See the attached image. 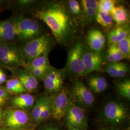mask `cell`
Here are the masks:
<instances>
[{"mask_svg":"<svg viewBox=\"0 0 130 130\" xmlns=\"http://www.w3.org/2000/svg\"><path fill=\"white\" fill-rule=\"evenodd\" d=\"M35 16L46 24L59 43L67 42L73 34L72 19L67 8L60 3H51L42 6L37 10Z\"/></svg>","mask_w":130,"mask_h":130,"instance_id":"1","label":"cell"},{"mask_svg":"<svg viewBox=\"0 0 130 130\" xmlns=\"http://www.w3.org/2000/svg\"><path fill=\"white\" fill-rule=\"evenodd\" d=\"M100 118L103 123L118 129L125 124L130 120V111L128 107L121 101L111 100L103 107Z\"/></svg>","mask_w":130,"mask_h":130,"instance_id":"2","label":"cell"},{"mask_svg":"<svg viewBox=\"0 0 130 130\" xmlns=\"http://www.w3.org/2000/svg\"><path fill=\"white\" fill-rule=\"evenodd\" d=\"M34 126L28 112L9 107L4 109L1 127L21 130L34 129Z\"/></svg>","mask_w":130,"mask_h":130,"instance_id":"3","label":"cell"},{"mask_svg":"<svg viewBox=\"0 0 130 130\" xmlns=\"http://www.w3.org/2000/svg\"><path fill=\"white\" fill-rule=\"evenodd\" d=\"M17 39L26 44L41 36V28L37 21L19 15L13 18Z\"/></svg>","mask_w":130,"mask_h":130,"instance_id":"4","label":"cell"},{"mask_svg":"<svg viewBox=\"0 0 130 130\" xmlns=\"http://www.w3.org/2000/svg\"><path fill=\"white\" fill-rule=\"evenodd\" d=\"M25 65L22 49L14 42L0 44V66L15 68Z\"/></svg>","mask_w":130,"mask_h":130,"instance_id":"5","label":"cell"},{"mask_svg":"<svg viewBox=\"0 0 130 130\" xmlns=\"http://www.w3.org/2000/svg\"><path fill=\"white\" fill-rule=\"evenodd\" d=\"M69 91L70 99L75 105L86 110L93 107L95 98L93 93L79 79L74 80Z\"/></svg>","mask_w":130,"mask_h":130,"instance_id":"6","label":"cell"},{"mask_svg":"<svg viewBox=\"0 0 130 130\" xmlns=\"http://www.w3.org/2000/svg\"><path fill=\"white\" fill-rule=\"evenodd\" d=\"M84 46L82 41L78 40L73 44L68 53L66 71L75 77L85 76L83 60Z\"/></svg>","mask_w":130,"mask_h":130,"instance_id":"7","label":"cell"},{"mask_svg":"<svg viewBox=\"0 0 130 130\" xmlns=\"http://www.w3.org/2000/svg\"><path fill=\"white\" fill-rule=\"evenodd\" d=\"M51 42L46 35H41L24 44L21 47L25 64L46 52H49Z\"/></svg>","mask_w":130,"mask_h":130,"instance_id":"8","label":"cell"},{"mask_svg":"<svg viewBox=\"0 0 130 130\" xmlns=\"http://www.w3.org/2000/svg\"><path fill=\"white\" fill-rule=\"evenodd\" d=\"M49 100L51 108V118L56 121L64 119L71 103L68 90L63 88L56 95L49 96Z\"/></svg>","mask_w":130,"mask_h":130,"instance_id":"9","label":"cell"},{"mask_svg":"<svg viewBox=\"0 0 130 130\" xmlns=\"http://www.w3.org/2000/svg\"><path fill=\"white\" fill-rule=\"evenodd\" d=\"M64 120L67 127H73L87 130L88 121L85 110L70 103Z\"/></svg>","mask_w":130,"mask_h":130,"instance_id":"10","label":"cell"},{"mask_svg":"<svg viewBox=\"0 0 130 130\" xmlns=\"http://www.w3.org/2000/svg\"><path fill=\"white\" fill-rule=\"evenodd\" d=\"M65 70L52 67L44 76L42 81L45 91L48 93H57L63 88Z\"/></svg>","mask_w":130,"mask_h":130,"instance_id":"11","label":"cell"},{"mask_svg":"<svg viewBox=\"0 0 130 130\" xmlns=\"http://www.w3.org/2000/svg\"><path fill=\"white\" fill-rule=\"evenodd\" d=\"M83 60L86 76L94 71L102 70L105 57L102 53L93 51L88 47L84 46Z\"/></svg>","mask_w":130,"mask_h":130,"instance_id":"12","label":"cell"},{"mask_svg":"<svg viewBox=\"0 0 130 130\" xmlns=\"http://www.w3.org/2000/svg\"><path fill=\"white\" fill-rule=\"evenodd\" d=\"M9 70L13 76L19 79L23 85L27 93L35 92L38 87L39 81L24 68H5Z\"/></svg>","mask_w":130,"mask_h":130,"instance_id":"13","label":"cell"},{"mask_svg":"<svg viewBox=\"0 0 130 130\" xmlns=\"http://www.w3.org/2000/svg\"><path fill=\"white\" fill-rule=\"evenodd\" d=\"M36 98L31 94L23 93L11 97L8 103L7 107L18 108L28 111L31 110Z\"/></svg>","mask_w":130,"mask_h":130,"instance_id":"14","label":"cell"},{"mask_svg":"<svg viewBox=\"0 0 130 130\" xmlns=\"http://www.w3.org/2000/svg\"><path fill=\"white\" fill-rule=\"evenodd\" d=\"M88 47L93 51L102 53L106 45V39L103 33L98 28L90 29L87 34Z\"/></svg>","mask_w":130,"mask_h":130,"instance_id":"15","label":"cell"},{"mask_svg":"<svg viewBox=\"0 0 130 130\" xmlns=\"http://www.w3.org/2000/svg\"><path fill=\"white\" fill-rule=\"evenodd\" d=\"M16 39L13 18L0 20V44L14 42Z\"/></svg>","mask_w":130,"mask_h":130,"instance_id":"16","label":"cell"},{"mask_svg":"<svg viewBox=\"0 0 130 130\" xmlns=\"http://www.w3.org/2000/svg\"><path fill=\"white\" fill-rule=\"evenodd\" d=\"M130 34V29L127 24L121 26H117L109 31L107 39L108 44L117 45L119 42L124 39Z\"/></svg>","mask_w":130,"mask_h":130,"instance_id":"17","label":"cell"},{"mask_svg":"<svg viewBox=\"0 0 130 130\" xmlns=\"http://www.w3.org/2000/svg\"><path fill=\"white\" fill-rule=\"evenodd\" d=\"M104 71L112 77L122 78L128 73L129 68L125 63L118 62L107 64Z\"/></svg>","mask_w":130,"mask_h":130,"instance_id":"18","label":"cell"},{"mask_svg":"<svg viewBox=\"0 0 130 130\" xmlns=\"http://www.w3.org/2000/svg\"><path fill=\"white\" fill-rule=\"evenodd\" d=\"M87 84V87L92 92L97 93H102L107 87V79L100 76H93L89 77Z\"/></svg>","mask_w":130,"mask_h":130,"instance_id":"19","label":"cell"},{"mask_svg":"<svg viewBox=\"0 0 130 130\" xmlns=\"http://www.w3.org/2000/svg\"><path fill=\"white\" fill-rule=\"evenodd\" d=\"M113 21L117 26L127 24L129 20L128 13L125 7L123 5H115L110 12Z\"/></svg>","mask_w":130,"mask_h":130,"instance_id":"20","label":"cell"},{"mask_svg":"<svg viewBox=\"0 0 130 130\" xmlns=\"http://www.w3.org/2000/svg\"><path fill=\"white\" fill-rule=\"evenodd\" d=\"M5 87L11 95H18L19 94L27 93L23 85L18 79L14 76L7 79L5 82Z\"/></svg>","mask_w":130,"mask_h":130,"instance_id":"21","label":"cell"},{"mask_svg":"<svg viewBox=\"0 0 130 130\" xmlns=\"http://www.w3.org/2000/svg\"><path fill=\"white\" fill-rule=\"evenodd\" d=\"M49 52H46L42 56L35 58L32 60L25 64L24 68L29 71L30 70L42 68L50 65L48 58Z\"/></svg>","mask_w":130,"mask_h":130,"instance_id":"22","label":"cell"},{"mask_svg":"<svg viewBox=\"0 0 130 130\" xmlns=\"http://www.w3.org/2000/svg\"><path fill=\"white\" fill-rule=\"evenodd\" d=\"M46 96V95H43L37 98L31 110V112L29 114L32 122L34 126L38 125L39 117L42 111Z\"/></svg>","mask_w":130,"mask_h":130,"instance_id":"23","label":"cell"},{"mask_svg":"<svg viewBox=\"0 0 130 130\" xmlns=\"http://www.w3.org/2000/svg\"><path fill=\"white\" fill-rule=\"evenodd\" d=\"M106 59L108 63L121 62L122 60L125 59L116 45L113 44L108 45Z\"/></svg>","mask_w":130,"mask_h":130,"instance_id":"24","label":"cell"},{"mask_svg":"<svg viewBox=\"0 0 130 130\" xmlns=\"http://www.w3.org/2000/svg\"><path fill=\"white\" fill-rule=\"evenodd\" d=\"M95 19L100 25L104 28H110L113 24V19L110 13L98 11Z\"/></svg>","mask_w":130,"mask_h":130,"instance_id":"25","label":"cell"},{"mask_svg":"<svg viewBox=\"0 0 130 130\" xmlns=\"http://www.w3.org/2000/svg\"><path fill=\"white\" fill-rule=\"evenodd\" d=\"M116 87L117 92L120 95L130 100V79H126L116 84Z\"/></svg>","mask_w":130,"mask_h":130,"instance_id":"26","label":"cell"},{"mask_svg":"<svg viewBox=\"0 0 130 130\" xmlns=\"http://www.w3.org/2000/svg\"><path fill=\"white\" fill-rule=\"evenodd\" d=\"M119 51L124 57V59H130V35H128L126 37L119 42L116 45Z\"/></svg>","mask_w":130,"mask_h":130,"instance_id":"27","label":"cell"},{"mask_svg":"<svg viewBox=\"0 0 130 130\" xmlns=\"http://www.w3.org/2000/svg\"><path fill=\"white\" fill-rule=\"evenodd\" d=\"M52 117L51 108L50 107L49 96L46 95L43 107L39 119L38 121V124L48 120Z\"/></svg>","mask_w":130,"mask_h":130,"instance_id":"28","label":"cell"},{"mask_svg":"<svg viewBox=\"0 0 130 130\" xmlns=\"http://www.w3.org/2000/svg\"><path fill=\"white\" fill-rule=\"evenodd\" d=\"M116 5V2L112 0H100L98 1V11L110 14Z\"/></svg>","mask_w":130,"mask_h":130,"instance_id":"29","label":"cell"},{"mask_svg":"<svg viewBox=\"0 0 130 130\" xmlns=\"http://www.w3.org/2000/svg\"><path fill=\"white\" fill-rule=\"evenodd\" d=\"M52 68L51 65L47 66L46 67L30 70L28 71L33 76L38 80H42L43 78L46 74L48 71ZM28 71V70H27Z\"/></svg>","mask_w":130,"mask_h":130,"instance_id":"30","label":"cell"},{"mask_svg":"<svg viewBox=\"0 0 130 130\" xmlns=\"http://www.w3.org/2000/svg\"><path fill=\"white\" fill-rule=\"evenodd\" d=\"M11 95L5 86H0V107H3L7 105Z\"/></svg>","mask_w":130,"mask_h":130,"instance_id":"31","label":"cell"},{"mask_svg":"<svg viewBox=\"0 0 130 130\" xmlns=\"http://www.w3.org/2000/svg\"><path fill=\"white\" fill-rule=\"evenodd\" d=\"M69 8L71 14L76 16L82 15V10L79 2L75 0H70L69 1Z\"/></svg>","mask_w":130,"mask_h":130,"instance_id":"32","label":"cell"},{"mask_svg":"<svg viewBox=\"0 0 130 130\" xmlns=\"http://www.w3.org/2000/svg\"><path fill=\"white\" fill-rule=\"evenodd\" d=\"M83 8H91L98 11V1L96 0H83L80 2Z\"/></svg>","mask_w":130,"mask_h":130,"instance_id":"33","label":"cell"},{"mask_svg":"<svg viewBox=\"0 0 130 130\" xmlns=\"http://www.w3.org/2000/svg\"><path fill=\"white\" fill-rule=\"evenodd\" d=\"M36 3L35 1L32 0H19L14 2L15 5L19 9H24L31 6Z\"/></svg>","mask_w":130,"mask_h":130,"instance_id":"34","label":"cell"},{"mask_svg":"<svg viewBox=\"0 0 130 130\" xmlns=\"http://www.w3.org/2000/svg\"><path fill=\"white\" fill-rule=\"evenodd\" d=\"M84 14H85L86 17L88 18V19L91 20L93 19H95L96 14L98 13V11L95 10L91 9V8H83Z\"/></svg>","mask_w":130,"mask_h":130,"instance_id":"35","label":"cell"},{"mask_svg":"<svg viewBox=\"0 0 130 130\" xmlns=\"http://www.w3.org/2000/svg\"><path fill=\"white\" fill-rule=\"evenodd\" d=\"M36 130H61V129L58 127L53 124L48 123L38 127Z\"/></svg>","mask_w":130,"mask_h":130,"instance_id":"36","label":"cell"},{"mask_svg":"<svg viewBox=\"0 0 130 130\" xmlns=\"http://www.w3.org/2000/svg\"><path fill=\"white\" fill-rule=\"evenodd\" d=\"M3 113H4V109H3V107H0V127H1V125Z\"/></svg>","mask_w":130,"mask_h":130,"instance_id":"37","label":"cell"},{"mask_svg":"<svg viewBox=\"0 0 130 130\" xmlns=\"http://www.w3.org/2000/svg\"><path fill=\"white\" fill-rule=\"evenodd\" d=\"M68 130H86L78 127H68Z\"/></svg>","mask_w":130,"mask_h":130,"instance_id":"38","label":"cell"},{"mask_svg":"<svg viewBox=\"0 0 130 130\" xmlns=\"http://www.w3.org/2000/svg\"><path fill=\"white\" fill-rule=\"evenodd\" d=\"M100 130H118L117 129H115V128H111V127H106L105 128H103L101 129Z\"/></svg>","mask_w":130,"mask_h":130,"instance_id":"39","label":"cell"},{"mask_svg":"<svg viewBox=\"0 0 130 130\" xmlns=\"http://www.w3.org/2000/svg\"><path fill=\"white\" fill-rule=\"evenodd\" d=\"M0 130H11L4 127H0Z\"/></svg>","mask_w":130,"mask_h":130,"instance_id":"40","label":"cell"},{"mask_svg":"<svg viewBox=\"0 0 130 130\" xmlns=\"http://www.w3.org/2000/svg\"><path fill=\"white\" fill-rule=\"evenodd\" d=\"M3 84V83L2 82V80L1 79H0V86H2V85Z\"/></svg>","mask_w":130,"mask_h":130,"instance_id":"41","label":"cell"},{"mask_svg":"<svg viewBox=\"0 0 130 130\" xmlns=\"http://www.w3.org/2000/svg\"><path fill=\"white\" fill-rule=\"evenodd\" d=\"M21 130H34V129H24Z\"/></svg>","mask_w":130,"mask_h":130,"instance_id":"42","label":"cell"},{"mask_svg":"<svg viewBox=\"0 0 130 130\" xmlns=\"http://www.w3.org/2000/svg\"><path fill=\"white\" fill-rule=\"evenodd\" d=\"M126 130H130V129H129H129H127Z\"/></svg>","mask_w":130,"mask_h":130,"instance_id":"43","label":"cell"}]
</instances>
